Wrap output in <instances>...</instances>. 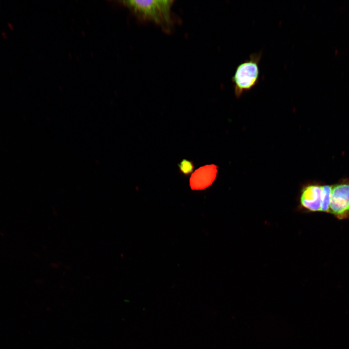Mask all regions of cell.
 <instances>
[{
	"label": "cell",
	"mask_w": 349,
	"mask_h": 349,
	"mask_svg": "<svg viewBox=\"0 0 349 349\" xmlns=\"http://www.w3.org/2000/svg\"><path fill=\"white\" fill-rule=\"evenodd\" d=\"M332 185H322V203L320 211L329 213Z\"/></svg>",
	"instance_id": "cell-6"
},
{
	"label": "cell",
	"mask_w": 349,
	"mask_h": 349,
	"mask_svg": "<svg viewBox=\"0 0 349 349\" xmlns=\"http://www.w3.org/2000/svg\"><path fill=\"white\" fill-rule=\"evenodd\" d=\"M322 196V185L311 184L303 187L300 204L304 209L312 212L320 211Z\"/></svg>",
	"instance_id": "cell-5"
},
{
	"label": "cell",
	"mask_w": 349,
	"mask_h": 349,
	"mask_svg": "<svg viewBox=\"0 0 349 349\" xmlns=\"http://www.w3.org/2000/svg\"><path fill=\"white\" fill-rule=\"evenodd\" d=\"M173 0H128L122 1L140 20L152 21L168 31L174 24Z\"/></svg>",
	"instance_id": "cell-1"
},
{
	"label": "cell",
	"mask_w": 349,
	"mask_h": 349,
	"mask_svg": "<svg viewBox=\"0 0 349 349\" xmlns=\"http://www.w3.org/2000/svg\"><path fill=\"white\" fill-rule=\"evenodd\" d=\"M218 167L214 164H206L200 167L191 174L190 186L192 190H202L209 187L215 180Z\"/></svg>",
	"instance_id": "cell-4"
},
{
	"label": "cell",
	"mask_w": 349,
	"mask_h": 349,
	"mask_svg": "<svg viewBox=\"0 0 349 349\" xmlns=\"http://www.w3.org/2000/svg\"><path fill=\"white\" fill-rule=\"evenodd\" d=\"M261 56V52L253 53L248 59L237 66L232 77L237 97H240L258 84L260 75L259 63Z\"/></svg>",
	"instance_id": "cell-2"
},
{
	"label": "cell",
	"mask_w": 349,
	"mask_h": 349,
	"mask_svg": "<svg viewBox=\"0 0 349 349\" xmlns=\"http://www.w3.org/2000/svg\"><path fill=\"white\" fill-rule=\"evenodd\" d=\"M179 172L185 176H188L192 174L194 165L193 163L187 159H182L178 164Z\"/></svg>",
	"instance_id": "cell-7"
},
{
	"label": "cell",
	"mask_w": 349,
	"mask_h": 349,
	"mask_svg": "<svg viewBox=\"0 0 349 349\" xmlns=\"http://www.w3.org/2000/svg\"><path fill=\"white\" fill-rule=\"evenodd\" d=\"M329 212L341 219L349 216V179L332 185Z\"/></svg>",
	"instance_id": "cell-3"
}]
</instances>
